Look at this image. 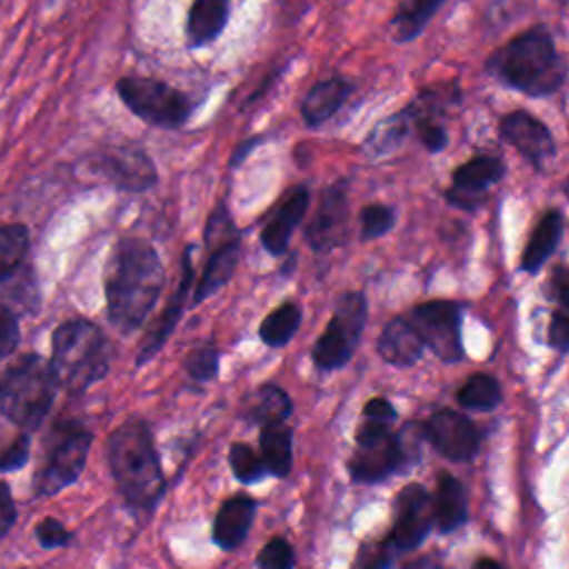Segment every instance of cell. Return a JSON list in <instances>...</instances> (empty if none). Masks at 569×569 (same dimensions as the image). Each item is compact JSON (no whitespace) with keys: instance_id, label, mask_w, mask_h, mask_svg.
<instances>
[{"instance_id":"obj_1","label":"cell","mask_w":569,"mask_h":569,"mask_svg":"<svg viewBox=\"0 0 569 569\" xmlns=\"http://www.w3.org/2000/svg\"><path fill=\"white\" fill-rule=\"evenodd\" d=\"M164 282V269L156 249L142 238H122L109 258L104 298L111 325L136 331L151 313Z\"/></svg>"},{"instance_id":"obj_2","label":"cell","mask_w":569,"mask_h":569,"mask_svg":"<svg viewBox=\"0 0 569 569\" xmlns=\"http://www.w3.org/2000/svg\"><path fill=\"white\" fill-rule=\"evenodd\" d=\"M107 460L124 502L140 513L153 511L167 480L147 422L133 418L116 427L107 438Z\"/></svg>"},{"instance_id":"obj_3","label":"cell","mask_w":569,"mask_h":569,"mask_svg":"<svg viewBox=\"0 0 569 569\" xmlns=\"http://www.w3.org/2000/svg\"><path fill=\"white\" fill-rule=\"evenodd\" d=\"M485 69L505 87L531 98L556 93L567 76L565 60L545 24L507 40L487 58Z\"/></svg>"},{"instance_id":"obj_4","label":"cell","mask_w":569,"mask_h":569,"mask_svg":"<svg viewBox=\"0 0 569 569\" xmlns=\"http://www.w3.org/2000/svg\"><path fill=\"white\" fill-rule=\"evenodd\" d=\"M49 362L60 389L82 393L107 376L111 345L96 322L84 318L64 320L51 336Z\"/></svg>"},{"instance_id":"obj_5","label":"cell","mask_w":569,"mask_h":569,"mask_svg":"<svg viewBox=\"0 0 569 569\" xmlns=\"http://www.w3.org/2000/svg\"><path fill=\"white\" fill-rule=\"evenodd\" d=\"M56 389L51 362L40 353H24L0 376V411L16 427L36 431L49 416Z\"/></svg>"},{"instance_id":"obj_6","label":"cell","mask_w":569,"mask_h":569,"mask_svg":"<svg viewBox=\"0 0 569 569\" xmlns=\"http://www.w3.org/2000/svg\"><path fill=\"white\" fill-rule=\"evenodd\" d=\"M116 91L133 116L153 127L178 129L193 111L191 100L180 89L158 78L124 76L116 82Z\"/></svg>"},{"instance_id":"obj_7","label":"cell","mask_w":569,"mask_h":569,"mask_svg":"<svg viewBox=\"0 0 569 569\" xmlns=\"http://www.w3.org/2000/svg\"><path fill=\"white\" fill-rule=\"evenodd\" d=\"M91 440V431H87L80 422L67 420L56 425L49 436L44 465L36 478V493L40 498L56 496L80 478L87 465Z\"/></svg>"},{"instance_id":"obj_8","label":"cell","mask_w":569,"mask_h":569,"mask_svg":"<svg viewBox=\"0 0 569 569\" xmlns=\"http://www.w3.org/2000/svg\"><path fill=\"white\" fill-rule=\"evenodd\" d=\"M367 322V298L360 291H347L338 298L333 307V316L316 340L311 349V358L318 369L333 371L349 362L362 329Z\"/></svg>"},{"instance_id":"obj_9","label":"cell","mask_w":569,"mask_h":569,"mask_svg":"<svg viewBox=\"0 0 569 569\" xmlns=\"http://www.w3.org/2000/svg\"><path fill=\"white\" fill-rule=\"evenodd\" d=\"M391 422L365 418L356 433V451L347 462L349 476L356 482H380L402 467L398 436L389 429Z\"/></svg>"},{"instance_id":"obj_10","label":"cell","mask_w":569,"mask_h":569,"mask_svg":"<svg viewBox=\"0 0 569 569\" xmlns=\"http://www.w3.org/2000/svg\"><path fill=\"white\" fill-rule=\"evenodd\" d=\"M411 325L440 360L458 362L465 353L460 338V307L451 300H429L411 311Z\"/></svg>"},{"instance_id":"obj_11","label":"cell","mask_w":569,"mask_h":569,"mask_svg":"<svg viewBox=\"0 0 569 569\" xmlns=\"http://www.w3.org/2000/svg\"><path fill=\"white\" fill-rule=\"evenodd\" d=\"M396 520L389 545L396 551H411L422 545L433 525V502L422 485H407L396 496Z\"/></svg>"},{"instance_id":"obj_12","label":"cell","mask_w":569,"mask_h":569,"mask_svg":"<svg viewBox=\"0 0 569 569\" xmlns=\"http://www.w3.org/2000/svg\"><path fill=\"white\" fill-rule=\"evenodd\" d=\"M422 433L440 456L453 462L471 460L480 447L478 427L453 409H440L431 413L422 425Z\"/></svg>"},{"instance_id":"obj_13","label":"cell","mask_w":569,"mask_h":569,"mask_svg":"<svg viewBox=\"0 0 569 569\" xmlns=\"http://www.w3.org/2000/svg\"><path fill=\"white\" fill-rule=\"evenodd\" d=\"M96 171L120 191H144L158 180V171L149 153L136 144L104 149L96 162Z\"/></svg>"},{"instance_id":"obj_14","label":"cell","mask_w":569,"mask_h":569,"mask_svg":"<svg viewBox=\"0 0 569 569\" xmlns=\"http://www.w3.org/2000/svg\"><path fill=\"white\" fill-rule=\"evenodd\" d=\"M500 138L518 149L533 167L542 169V164L551 158L556 144L551 131L545 122L533 118L527 111H511L498 124Z\"/></svg>"},{"instance_id":"obj_15","label":"cell","mask_w":569,"mask_h":569,"mask_svg":"<svg viewBox=\"0 0 569 569\" xmlns=\"http://www.w3.org/2000/svg\"><path fill=\"white\" fill-rule=\"evenodd\" d=\"M347 233V193L345 182H336L329 189H325L320 204L307 224V242L316 251H327L345 242Z\"/></svg>"},{"instance_id":"obj_16","label":"cell","mask_w":569,"mask_h":569,"mask_svg":"<svg viewBox=\"0 0 569 569\" xmlns=\"http://www.w3.org/2000/svg\"><path fill=\"white\" fill-rule=\"evenodd\" d=\"M191 249H193V247H187V249L182 251V273H180L178 289L171 293V298H169V302H167L162 316L158 318L156 327L147 333V340H144V345L140 347V353H138V358H136V365H138V367L144 365V362H149V360L164 347L167 338L173 333V329H176V325H178V320H180V316H182V311H184L187 293H189V289H191V284H193Z\"/></svg>"},{"instance_id":"obj_17","label":"cell","mask_w":569,"mask_h":569,"mask_svg":"<svg viewBox=\"0 0 569 569\" xmlns=\"http://www.w3.org/2000/svg\"><path fill=\"white\" fill-rule=\"evenodd\" d=\"M309 207V191L307 187H293L284 200L278 204V209L271 213L267 224L262 227L260 242L271 256H282L289 247V238L298 222L302 220L305 211Z\"/></svg>"},{"instance_id":"obj_18","label":"cell","mask_w":569,"mask_h":569,"mask_svg":"<svg viewBox=\"0 0 569 569\" xmlns=\"http://www.w3.org/2000/svg\"><path fill=\"white\" fill-rule=\"evenodd\" d=\"M256 509H258V502L251 496L236 493V496L227 498L213 520V533H211L213 542L222 551L238 549L247 538V531L253 522Z\"/></svg>"},{"instance_id":"obj_19","label":"cell","mask_w":569,"mask_h":569,"mask_svg":"<svg viewBox=\"0 0 569 569\" xmlns=\"http://www.w3.org/2000/svg\"><path fill=\"white\" fill-rule=\"evenodd\" d=\"M231 16V0H193L187 11L184 36L189 49H202L220 38Z\"/></svg>"},{"instance_id":"obj_20","label":"cell","mask_w":569,"mask_h":569,"mask_svg":"<svg viewBox=\"0 0 569 569\" xmlns=\"http://www.w3.org/2000/svg\"><path fill=\"white\" fill-rule=\"evenodd\" d=\"M238 260H240V233L213 244V249L207 258L204 271L193 289L191 305H200L209 296H213L218 289H222L229 282V278L233 276Z\"/></svg>"},{"instance_id":"obj_21","label":"cell","mask_w":569,"mask_h":569,"mask_svg":"<svg viewBox=\"0 0 569 569\" xmlns=\"http://www.w3.org/2000/svg\"><path fill=\"white\" fill-rule=\"evenodd\" d=\"M425 342L411 320L393 318L378 338V353L393 367H411L422 358Z\"/></svg>"},{"instance_id":"obj_22","label":"cell","mask_w":569,"mask_h":569,"mask_svg":"<svg viewBox=\"0 0 569 569\" xmlns=\"http://www.w3.org/2000/svg\"><path fill=\"white\" fill-rule=\"evenodd\" d=\"M349 93H351V82L345 78H329L313 84L300 104L305 124L320 127L322 122H327L345 104Z\"/></svg>"},{"instance_id":"obj_23","label":"cell","mask_w":569,"mask_h":569,"mask_svg":"<svg viewBox=\"0 0 569 569\" xmlns=\"http://www.w3.org/2000/svg\"><path fill=\"white\" fill-rule=\"evenodd\" d=\"M431 502H433V522L440 533H449L467 520L465 487L451 473L442 471L438 476V487Z\"/></svg>"},{"instance_id":"obj_24","label":"cell","mask_w":569,"mask_h":569,"mask_svg":"<svg viewBox=\"0 0 569 569\" xmlns=\"http://www.w3.org/2000/svg\"><path fill=\"white\" fill-rule=\"evenodd\" d=\"M562 229H565L562 213L556 209H549L536 224V229L522 251L520 269L527 273H536L545 264V260L553 253L558 240L562 238Z\"/></svg>"},{"instance_id":"obj_25","label":"cell","mask_w":569,"mask_h":569,"mask_svg":"<svg viewBox=\"0 0 569 569\" xmlns=\"http://www.w3.org/2000/svg\"><path fill=\"white\" fill-rule=\"evenodd\" d=\"M260 453L267 465V471L284 478L291 471L293 465V438L291 429L284 425V420H271L264 422L260 429Z\"/></svg>"},{"instance_id":"obj_26","label":"cell","mask_w":569,"mask_h":569,"mask_svg":"<svg viewBox=\"0 0 569 569\" xmlns=\"http://www.w3.org/2000/svg\"><path fill=\"white\" fill-rule=\"evenodd\" d=\"M442 4H445V0H405V2H400L389 20L393 40L398 44H407V42L416 40L425 31L429 20L440 11Z\"/></svg>"},{"instance_id":"obj_27","label":"cell","mask_w":569,"mask_h":569,"mask_svg":"<svg viewBox=\"0 0 569 569\" xmlns=\"http://www.w3.org/2000/svg\"><path fill=\"white\" fill-rule=\"evenodd\" d=\"M291 409H293V405H291V398L287 396V391H282L276 385H262L253 393L249 407L244 409V418L249 422L264 425L271 420H287L291 416Z\"/></svg>"},{"instance_id":"obj_28","label":"cell","mask_w":569,"mask_h":569,"mask_svg":"<svg viewBox=\"0 0 569 569\" xmlns=\"http://www.w3.org/2000/svg\"><path fill=\"white\" fill-rule=\"evenodd\" d=\"M300 318H302V311H300V305L293 302V300H287L282 302L278 309H273L262 322H260V338L264 345L269 347H282L287 345L293 333L298 331L300 327Z\"/></svg>"},{"instance_id":"obj_29","label":"cell","mask_w":569,"mask_h":569,"mask_svg":"<svg viewBox=\"0 0 569 569\" xmlns=\"http://www.w3.org/2000/svg\"><path fill=\"white\" fill-rule=\"evenodd\" d=\"M502 176H505V164L500 158H493V156H476L462 162L460 167H456L451 173L453 184L480 189V191H487V187L498 182Z\"/></svg>"},{"instance_id":"obj_30","label":"cell","mask_w":569,"mask_h":569,"mask_svg":"<svg viewBox=\"0 0 569 569\" xmlns=\"http://www.w3.org/2000/svg\"><path fill=\"white\" fill-rule=\"evenodd\" d=\"M502 400L500 385L489 373L471 376L458 391V405L471 411H491Z\"/></svg>"},{"instance_id":"obj_31","label":"cell","mask_w":569,"mask_h":569,"mask_svg":"<svg viewBox=\"0 0 569 569\" xmlns=\"http://www.w3.org/2000/svg\"><path fill=\"white\" fill-rule=\"evenodd\" d=\"M29 251V231L24 224H2L0 227V282L11 278L22 264Z\"/></svg>"},{"instance_id":"obj_32","label":"cell","mask_w":569,"mask_h":569,"mask_svg":"<svg viewBox=\"0 0 569 569\" xmlns=\"http://www.w3.org/2000/svg\"><path fill=\"white\" fill-rule=\"evenodd\" d=\"M407 127H409V118H407L405 111L393 113L387 120L378 122L373 127V131L367 136V140H365L367 153L369 156H385V153L393 151L400 144V140L405 138Z\"/></svg>"},{"instance_id":"obj_33","label":"cell","mask_w":569,"mask_h":569,"mask_svg":"<svg viewBox=\"0 0 569 569\" xmlns=\"http://www.w3.org/2000/svg\"><path fill=\"white\" fill-rule=\"evenodd\" d=\"M229 467L236 476V480L244 482V485H253L260 482L269 471L267 465L262 460V456H258L249 445L244 442H233L229 447Z\"/></svg>"},{"instance_id":"obj_34","label":"cell","mask_w":569,"mask_h":569,"mask_svg":"<svg viewBox=\"0 0 569 569\" xmlns=\"http://www.w3.org/2000/svg\"><path fill=\"white\" fill-rule=\"evenodd\" d=\"M218 367H220V351L213 345H202L193 349L184 360L187 373L198 382H207L216 378Z\"/></svg>"},{"instance_id":"obj_35","label":"cell","mask_w":569,"mask_h":569,"mask_svg":"<svg viewBox=\"0 0 569 569\" xmlns=\"http://www.w3.org/2000/svg\"><path fill=\"white\" fill-rule=\"evenodd\" d=\"M396 222V213L387 204H367L360 211V236L362 240H373L387 233Z\"/></svg>"},{"instance_id":"obj_36","label":"cell","mask_w":569,"mask_h":569,"mask_svg":"<svg viewBox=\"0 0 569 569\" xmlns=\"http://www.w3.org/2000/svg\"><path fill=\"white\" fill-rule=\"evenodd\" d=\"M260 569H289L293 567V549L284 538L269 540L256 558Z\"/></svg>"},{"instance_id":"obj_37","label":"cell","mask_w":569,"mask_h":569,"mask_svg":"<svg viewBox=\"0 0 569 569\" xmlns=\"http://www.w3.org/2000/svg\"><path fill=\"white\" fill-rule=\"evenodd\" d=\"M411 124L418 129V138L427 151H442L447 147V131L445 127L431 116H407Z\"/></svg>"},{"instance_id":"obj_38","label":"cell","mask_w":569,"mask_h":569,"mask_svg":"<svg viewBox=\"0 0 569 569\" xmlns=\"http://www.w3.org/2000/svg\"><path fill=\"white\" fill-rule=\"evenodd\" d=\"M36 538L42 549H60L71 542V531L58 518H42L36 525Z\"/></svg>"},{"instance_id":"obj_39","label":"cell","mask_w":569,"mask_h":569,"mask_svg":"<svg viewBox=\"0 0 569 569\" xmlns=\"http://www.w3.org/2000/svg\"><path fill=\"white\" fill-rule=\"evenodd\" d=\"M20 342V325L16 313L0 302V360L11 356Z\"/></svg>"},{"instance_id":"obj_40","label":"cell","mask_w":569,"mask_h":569,"mask_svg":"<svg viewBox=\"0 0 569 569\" xmlns=\"http://www.w3.org/2000/svg\"><path fill=\"white\" fill-rule=\"evenodd\" d=\"M29 453H31V440L27 433H22L0 453V471L9 473L24 467V462L29 460Z\"/></svg>"},{"instance_id":"obj_41","label":"cell","mask_w":569,"mask_h":569,"mask_svg":"<svg viewBox=\"0 0 569 569\" xmlns=\"http://www.w3.org/2000/svg\"><path fill=\"white\" fill-rule=\"evenodd\" d=\"M447 202L453 204V207H458V209H465V211H476V209L485 202V191L453 184V187L447 191Z\"/></svg>"},{"instance_id":"obj_42","label":"cell","mask_w":569,"mask_h":569,"mask_svg":"<svg viewBox=\"0 0 569 569\" xmlns=\"http://www.w3.org/2000/svg\"><path fill=\"white\" fill-rule=\"evenodd\" d=\"M549 345L558 351H569V313L556 311L549 322Z\"/></svg>"},{"instance_id":"obj_43","label":"cell","mask_w":569,"mask_h":569,"mask_svg":"<svg viewBox=\"0 0 569 569\" xmlns=\"http://www.w3.org/2000/svg\"><path fill=\"white\" fill-rule=\"evenodd\" d=\"M18 511H16V502L11 496V489L7 482H0V538H4L11 527L16 525Z\"/></svg>"},{"instance_id":"obj_44","label":"cell","mask_w":569,"mask_h":569,"mask_svg":"<svg viewBox=\"0 0 569 569\" xmlns=\"http://www.w3.org/2000/svg\"><path fill=\"white\" fill-rule=\"evenodd\" d=\"M362 418H373V420H385V422H393L398 418L393 405L387 398H371L365 407H362Z\"/></svg>"},{"instance_id":"obj_45","label":"cell","mask_w":569,"mask_h":569,"mask_svg":"<svg viewBox=\"0 0 569 569\" xmlns=\"http://www.w3.org/2000/svg\"><path fill=\"white\" fill-rule=\"evenodd\" d=\"M551 291H553V298L569 313V269L567 267H556L553 269V273H551Z\"/></svg>"},{"instance_id":"obj_46","label":"cell","mask_w":569,"mask_h":569,"mask_svg":"<svg viewBox=\"0 0 569 569\" xmlns=\"http://www.w3.org/2000/svg\"><path fill=\"white\" fill-rule=\"evenodd\" d=\"M258 144V138H251V140H247L242 147H238V151L233 153V158H231V164H238L244 156H247V151L251 149V147H256Z\"/></svg>"},{"instance_id":"obj_47","label":"cell","mask_w":569,"mask_h":569,"mask_svg":"<svg viewBox=\"0 0 569 569\" xmlns=\"http://www.w3.org/2000/svg\"><path fill=\"white\" fill-rule=\"evenodd\" d=\"M476 567H498V562L491 560V558H482V560L476 562Z\"/></svg>"},{"instance_id":"obj_48","label":"cell","mask_w":569,"mask_h":569,"mask_svg":"<svg viewBox=\"0 0 569 569\" xmlns=\"http://www.w3.org/2000/svg\"><path fill=\"white\" fill-rule=\"evenodd\" d=\"M565 193H567V196H569V180H567V182H565Z\"/></svg>"}]
</instances>
